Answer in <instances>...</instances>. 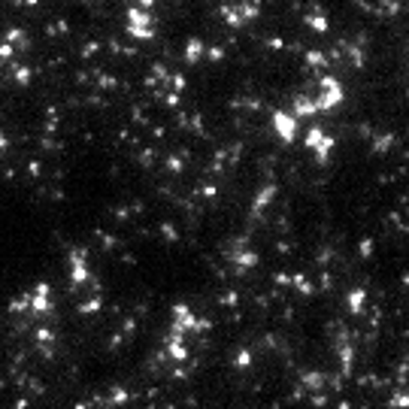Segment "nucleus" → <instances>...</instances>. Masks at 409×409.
Instances as JSON below:
<instances>
[{"label": "nucleus", "instance_id": "18", "mask_svg": "<svg viewBox=\"0 0 409 409\" xmlns=\"http://www.w3.org/2000/svg\"><path fill=\"white\" fill-rule=\"evenodd\" d=\"M246 3H258V0H246Z\"/></svg>", "mask_w": 409, "mask_h": 409}, {"label": "nucleus", "instance_id": "2", "mask_svg": "<svg viewBox=\"0 0 409 409\" xmlns=\"http://www.w3.org/2000/svg\"><path fill=\"white\" fill-rule=\"evenodd\" d=\"M127 33L133 39H152V15L146 9H127Z\"/></svg>", "mask_w": 409, "mask_h": 409}, {"label": "nucleus", "instance_id": "14", "mask_svg": "<svg viewBox=\"0 0 409 409\" xmlns=\"http://www.w3.org/2000/svg\"><path fill=\"white\" fill-rule=\"evenodd\" d=\"M209 58H212V61H221V58H224V49H221V46H212V49H209Z\"/></svg>", "mask_w": 409, "mask_h": 409}, {"label": "nucleus", "instance_id": "12", "mask_svg": "<svg viewBox=\"0 0 409 409\" xmlns=\"http://www.w3.org/2000/svg\"><path fill=\"white\" fill-rule=\"evenodd\" d=\"M12 70H15V79H18L21 85H27V82H30V70H27V67H12Z\"/></svg>", "mask_w": 409, "mask_h": 409}, {"label": "nucleus", "instance_id": "4", "mask_svg": "<svg viewBox=\"0 0 409 409\" xmlns=\"http://www.w3.org/2000/svg\"><path fill=\"white\" fill-rule=\"evenodd\" d=\"M315 112H319V106H315V97L297 94V100H294V118L300 121V118H309V115H315Z\"/></svg>", "mask_w": 409, "mask_h": 409}, {"label": "nucleus", "instance_id": "1", "mask_svg": "<svg viewBox=\"0 0 409 409\" xmlns=\"http://www.w3.org/2000/svg\"><path fill=\"white\" fill-rule=\"evenodd\" d=\"M322 94L315 97V106H319V112H331V109H337L343 100H346V88L340 85V79L337 76H322Z\"/></svg>", "mask_w": 409, "mask_h": 409}, {"label": "nucleus", "instance_id": "5", "mask_svg": "<svg viewBox=\"0 0 409 409\" xmlns=\"http://www.w3.org/2000/svg\"><path fill=\"white\" fill-rule=\"evenodd\" d=\"M322 143H325V130H322L319 124H312V127L306 130V143H303V146H306L309 152H319V149H322Z\"/></svg>", "mask_w": 409, "mask_h": 409}, {"label": "nucleus", "instance_id": "17", "mask_svg": "<svg viewBox=\"0 0 409 409\" xmlns=\"http://www.w3.org/2000/svg\"><path fill=\"white\" fill-rule=\"evenodd\" d=\"M403 285H409V273H406V276H403Z\"/></svg>", "mask_w": 409, "mask_h": 409}, {"label": "nucleus", "instance_id": "15", "mask_svg": "<svg viewBox=\"0 0 409 409\" xmlns=\"http://www.w3.org/2000/svg\"><path fill=\"white\" fill-rule=\"evenodd\" d=\"M137 3H140L143 9H149V6H155V0H137Z\"/></svg>", "mask_w": 409, "mask_h": 409}, {"label": "nucleus", "instance_id": "8", "mask_svg": "<svg viewBox=\"0 0 409 409\" xmlns=\"http://www.w3.org/2000/svg\"><path fill=\"white\" fill-rule=\"evenodd\" d=\"M306 24H309V27H312L315 33H328V27H331L325 15H309V18H306Z\"/></svg>", "mask_w": 409, "mask_h": 409}, {"label": "nucleus", "instance_id": "10", "mask_svg": "<svg viewBox=\"0 0 409 409\" xmlns=\"http://www.w3.org/2000/svg\"><path fill=\"white\" fill-rule=\"evenodd\" d=\"M273 194H276V188H264V191L258 194V200H255V212H261V209L273 200Z\"/></svg>", "mask_w": 409, "mask_h": 409}, {"label": "nucleus", "instance_id": "3", "mask_svg": "<svg viewBox=\"0 0 409 409\" xmlns=\"http://www.w3.org/2000/svg\"><path fill=\"white\" fill-rule=\"evenodd\" d=\"M273 127H276V133H279L282 143H294V137H297V118H294V115L276 109V112H273Z\"/></svg>", "mask_w": 409, "mask_h": 409}, {"label": "nucleus", "instance_id": "11", "mask_svg": "<svg viewBox=\"0 0 409 409\" xmlns=\"http://www.w3.org/2000/svg\"><path fill=\"white\" fill-rule=\"evenodd\" d=\"M364 297H367V294H364L361 288L349 294V306H352V312H361V306H364Z\"/></svg>", "mask_w": 409, "mask_h": 409}, {"label": "nucleus", "instance_id": "6", "mask_svg": "<svg viewBox=\"0 0 409 409\" xmlns=\"http://www.w3.org/2000/svg\"><path fill=\"white\" fill-rule=\"evenodd\" d=\"M203 52H206V49H203L200 39H188V42H185V61H188V64H197V61L203 58Z\"/></svg>", "mask_w": 409, "mask_h": 409}, {"label": "nucleus", "instance_id": "13", "mask_svg": "<svg viewBox=\"0 0 409 409\" xmlns=\"http://www.w3.org/2000/svg\"><path fill=\"white\" fill-rule=\"evenodd\" d=\"M361 255H364V258L373 255V240H361Z\"/></svg>", "mask_w": 409, "mask_h": 409}, {"label": "nucleus", "instance_id": "16", "mask_svg": "<svg viewBox=\"0 0 409 409\" xmlns=\"http://www.w3.org/2000/svg\"><path fill=\"white\" fill-rule=\"evenodd\" d=\"M3 149H6V137L0 133V155H3Z\"/></svg>", "mask_w": 409, "mask_h": 409}, {"label": "nucleus", "instance_id": "9", "mask_svg": "<svg viewBox=\"0 0 409 409\" xmlns=\"http://www.w3.org/2000/svg\"><path fill=\"white\" fill-rule=\"evenodd\" d=\"M306 64H309V67H325V64H328V58H325L319 49H309V52H306Z\"/></svg>", "mask_w": 409, "mask_h": 409}, {"label": "nucleus", "instance_id": "7", "mask_svg": "<svg viewBox=\"0 0 409 409\" xmlns=\"http://www.w3.org/2000/svg\"><path fill=\"white\" fill-rule=\"evenodd\" d=\"M397 143H394V137L391 133H379V137H373V149L376 152H391Z\"/></svg>", "mask_w": 409, "mask_h": 409}]
</instances>
